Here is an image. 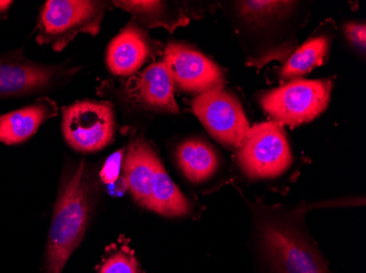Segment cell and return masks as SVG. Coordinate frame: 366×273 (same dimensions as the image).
Instances as JSON below:
<instances>
[{
    "label": "cell",
    "mask_w": 366,
    "mask_h": 273,
    "mask_svg": "<svg viewBox=\"0 0 366 273\" xmlns=\"http://www.w3.org/2000/svg\"><path fill=\"white\" fill-rule=\"evenodd\" d=\"M85 160L69 170L61 182L49 229L44 273H61L81 243L94 205V184Z\"/></svg>",
    "instance_id": "6da1fadb"
},
{
    "label": "cell",
    "mask_w": 366,
    "mask_h": 273,
    "mask_svg": "<svg viewBox=\"0 0 366 273\" xmlns=\"http://www.w3.org/2000/svg\"><path fill=\"white\" fill-rule=\"evenodd\" d=\"M107 3L92 0H49L39 21L36 41L61 52L78 34H98Z\"/></svg>",
    "instance_id": "7a4b0ae2"
},
{
    "label": "cell",
    "mask_w": 366,
    "mask_h": 273,
    "mask_svg": "<svg viewBox=\"0 0 366 273\" xmlns=\"http://www.w3.org/2000/svg\"><path fill=\"white\" fill-rule=\"evenodd\" d=\"M261 245L277 273H330L301 232L277 217L261 221Z\"/></svg>",
    "instance_id": "3957f363"
},
{
    "label": "cell",
    "mask_w": 366,
    "mask_h": 273,
    "mask_svg": "<svg viewBox=\"0 0 366 273\" xmlns=\"http://www.w3.org/2000/svg\"><path fill=\"white\" fill-rule=\"evenodd\" d=\"M328 80H295L261 96L263 110L282 126H300L317 118L328 106Z\"/></svg>",
    "instance_id": "277c9868"
},
{
    "label": "cell",
    "mask_w": 366,
    "mask_h": 273,
    "mask_svg": "<svg viewBox=\"0 0 366 273\" xmlns=\"http://www.w3.org/2000/svg\"><path fill=\"white\" fill-rule=\"evenodd\" d=\"M238 165L249 178L265 180L282 175L292 164V153L285 128L277 122L250 127L238 149Z\"/></svg>",
    "instance_id": "5b68a950"
},
{
    "label": "cell",
    "mask_w": 366,
    "mask_h": 273,
    "mask_svg": "<svg viewBox=\"0 0 366 273\" xmlns=\"http://www.w3.org/2000/svg\"><path fill=\"white\" fill-rule=\"evenodd\" d=\"M61 129L64 138L76 151H100L114 137L112 105L92 100L76 102L64 108Z\"/></svg>",
    "instance_id": "8992f818"
},
{
    "label": "cell",
    "mask_w": 366,
    "mask_h": 273,
    "mask_svg": "<svg viewBox=\"0 0 366 273\" xmlns=\"http://www.w3.org/2000/svg\"><path fill=\"white\" fill-rule=\"evenodd\" d=\"M195 116L212 137L226 147L240 149L250 130L239 101L222 88L199 94L192 102Z\"/></svg>",
    "instance_id": "52a82bcc"
},
{
    "label": "cell",
    "mask_w": 366,
    "mask_h": 273,
    "mask_svg": "<svg viewBox=\"0 0 366 273\" xmlns=\"http://www.w3.org/2000/svg\"><path fill=\"white\" fill-rule=\"evenodd\" d=\"M162 61L174 84L182 91L202 94L223 86L224 76L219 66L188 45L170 43Z\"/></svg>",
    "instance_id": "ba28073f"
},
{
    "label": "cell",
    "mask_w": 366,
    "mask_h": 273,
    "mask_svg": "<svg viewBox=\"0 0 366 273\" xmlns=\"http://www.w3.org/2000/svg\"><path fill=\"white\" fill-rule=\"evenodd\" d=\"M63 73L61 68L21 59L0 61V98L21 96L49 87Z\"/></svg>",
    "instance_id": "9c48e42d"
},
{
    "label": "cell",
    "mask_w": 366,
    "mask_h": 273,
    "mask_svg": "<svg viewBox=\"0 0 366 273\" xmlns=\"http://www.w3.org/2000/svg\"><path fill=\"white\" fill-rule=\"evenodd\" d=\"M159 158L143 139L132 143L123 159V175L129 194L139 206L148 209L154 174Z\"/></svg>",
    "instance_id": "30bf717a"
},
{
    "label": "cell",
    "mask_w": 366,
    "mask_h": 273,
    "mask_svg": "<svg viewBox=\"0 0 366 273\" xmlns=\"http://www.w3.org/2000/svg\"><path fill=\"white\" fill-rule=\"evenodd\" d=\"M151 54L145 33L129 24L115 36L107 49V65L115 76L127 77L137 73Z\"/></svg>",
    "instance_id": "8fae6325"
},
{
    "label": "cell",
    "mask_w": 366,
    "mask_h": 273,
    "mask_svg": "<svg viewBox=\"0 0 366 273\" xmlns=\"http://www.w3.org/2000/svg\"><path fill=\"white\" fill-rule=\"evenodd\" d=\"M142 105L159 112L178 113L174 98V84L164 61L148 66L137 76L132 90Z\"/></svg>",
    "instance_id": "7c38bea8"
},
{
    "label": "cell",
    "mask_w": 366,
    "mask_h": 273,
    "mask_svg": "<svg viewBox=\"0 0 366 273\" xmlns=\"http://www.w3.org/2000/svg\"><path fill=\"white\" fill-rule=\"evenodd\" d=\"M57 106L49 98H40L36 103L0 117V141L6 145H18L28 140L41 125L56 116Z\"/></svg>",
    "instance_id": "4fadbf2b"
},
{
    "label": "cell",
    "mask_w": 366,
    "mask_h": 273,
    "mask_svg": "<svg viewBox=\"0 0 366 273\" xmlns=\"http://www.w3.org/2000/svg\"><path fill=\"white\" fill-rule=\"evenodd\" d=\"M177 159L183 174L192 182H205L219 168V158L213 148L197 139L181 143L177 150Z\"/></svg>",
    "instance_id": "5bb4252c"
},
{
    "label": "cell",
    "mask_w": 366,
    "mask_h": 273,
    "mask_svg": "<svg viewBox=\"0 0 366 273\" xmlns=\"http://www.w3.org/2000/svg\"><path fill=\"white\" fill-rule=\"evenodd\" d=\"M148 210L164 217H183L191 212V203L172 182L162 162L158 161L152 185L151 202Z\"/></svg>",
    "instance_id": "9a60e30c"
},
{
    "label": "cell",
    "mask_w": 366,
    "mask_h": 273,
    "mask_svg": "<svg viewBox=\"0 0 366 273\" xmlns=\"http://www.w3.org/2000/svg\"><path fill=\"white\" fill-rule=\"evenodd\" d=\"M115 6L127 10L148 28L164 26L172 29L184 26L189 19L182 14H176L164 1H114Z\"/></svg>",
    "instance_id": "2e32d148"
},
{
    "label": "cell",
    "mask_w": 366,
    "mask_h": 273,
    "mask_svg": "<svg viewBox=\"0 0 366 273\" xmlns=\"http://www.w3.org/2000/svg\"><path fill=\"white\" fill-rule=\"evenodd\" d=\"M328 48L329 41L325 36L310 38L290 57L282 69V77L293 79L310 73L312 68L324 63Z\"/></svg>",
    "instance_id": "e0dca14e"
},
{
    "label": "cell",
    "mask_w": 366,
    "mask_h": 273,
    "mask_svg": "<svg viewBox=\"0 0 366 273\" xmlns=\"http://www.w3.org/2000/svg\"><path fill=\"white\" fill-rule=\"evenodd\" d=\"M239 11L244 18L252 21H262L281 16L289 11L291 1H240Z\"/></svg>",
    "instance_id": "ac0fdd59"
},
{
    "label": "cell",
    "mask_w": 366,
    "mask_h": 273,
    "mask_svg": "<svg viewBox=\"0 0 366 273\" xmlns=\"http://www.w3.org/2000/svg\"><path fill=\"white\" fill-rule=\"evenodd\" d=\"M99 273H142L137 258L131 252L121 250L111 254Z\"/></svg>",
    "instance_id": "d6986e66"
},
{
    "label": "cell",
    "mask_w": 366,
    "mask_h": 273,
    "mask_svg": "<svg viewBox=\"0 0 366 273\" xmlns=\"http://www.w3.org/2000/svg\"><path fill=\"white\" fill-rule=\"evenodd\" d=\"M124 151L117 152L115 155H111L102 168V182L104 184H112L115 180H118L120 175L121 166H122V160L124 159Z\"/></svg>",
    "instance_id": "ffe728a7"
},
{
    "label": "cell",
    "mask_w": 366,
    "mask_h": 273,
    "mask_svg": "<svg viewBox=\"0 0 366 273\" xmlns=\"http://www.w3.org/2000/svg\"><path fill=\"white\" fill-rule=\"evenodd\" d=\"M345 34L347 38L357 45L361 47L362 49H365L366 43V28L365 24H355V22H350L345 26Z\"/></svg>",
    "instance_id": "44dd1931"
},
{
    "label": "cell",
    "mask_w": 366,
    "mask_h": 273,
    "mask_svg": "<svg viewBox=\"0 0 366 273\" xmlns=\"http://www.w3.org/2000/svg\"><path fill=\"white\" fill-rule=\"evenodd\" d=\"M11 4L12 1H0V16L8 11Z\"/></svg>",
    "instance_id": "7402d4cb"
}]
</instances>
